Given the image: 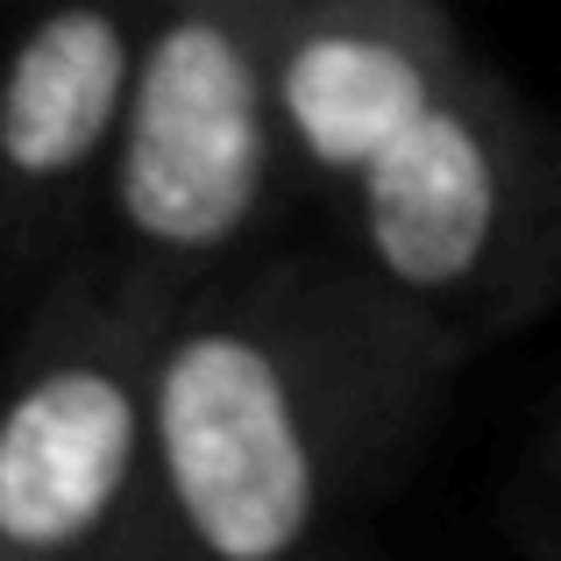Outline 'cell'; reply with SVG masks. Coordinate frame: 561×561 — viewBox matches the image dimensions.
Returning <instances> with one entry per match:
<instances>
[{
  "mask_svg": "<svg viewBox=\"0 0 561 561\" xmlns=\"http://www.w3.org/2000/svg\"><path fill=\"white\" fill-rule=\"evenodd\" d=\"M462 356L363 256L199 277L157 334L171 540L214 561L320 548L405 477Z\"/></svg>",
  "mask_w": 561,
  "mask_h": 561,
  "instance_id": "1",
  "label": "cell"
},
{
  "mask_svg": "<svg viewBox=\"0 0 561 561\" xmlns=\"http://www.w3.org/2000/svg\"><path fill=\"white\" fill-rule=\"evenodd\" d=\"M348 199L356 256L462 348L561 291V128L477 57Z\"/></svg>",
  "mask_w": 561,
  "mask_h": 561,
  "instance_id": "2",
  "label": "cell"
},
{
  "mask_svg": "<svg viewBox=\"0 0 561 561\" xmlns=\"http://www.w3.org/2000/svg\"><path fill=\"white\" fill-rule=\"evenodd\" d=\"M171 285H71L0 383V561L179 548L157 477V334Z\"/></svg>",
  "mask_w": 561,
  "mask_h": 561,
  "instance_id": "3",
  "label": "cell"
},
{
  "mask_svg": "<svg viewBox=\"0 0 561 561\" xmlns=\"http://www.w3.org/2000/svg\"><path fill=\"white\" fill-rule=\"evenodd\" d=\"M306 0H142V57L107 206L136 271L199 285L256 234L277 150V57Z\"/></svg>",
  "mask_w": 561,
  "mask_h": 561,
  "instance_id": "4",
  "label": "cell"
},
{
  "mask_svg": "<svg viewBox=\"0 0 561 561\" xmlns=\"http://www.w3.org/2000/svg\"><path fill=\"white\" fill-rule=\"evenodd\" d=\"M462 65L440 0H306L277 57V150L320 185H356Z\"/></svg>",
  "mask_w": 561,
  "mask_h": 561,
  "instance_id": "5",
  "label": "cell"
},
{
  "mask_svg": "<svg viewBox=\"0 0 561 561\" xmlns=\"http://www.w3.org/2000/svg\"><path fill=\"white\" fill-rule=\"evenodd\" d=\"M142 0H50L0 57V228L65 214L114 179L136 100Z\"/></svg>",
  "mask_w": 561,
  "mask_h": 561,
  "instance_id": "6",
  "label": "cell"
},
{
  "mask_svg": "<svg viewBox=\"0 0 561 561\" xmlns=\"http://www.w3.org/2000/svg\"><path fill=\"white\" fill-rule=\"evenodd\" d=\"M554 477H561V440H554Z\"/></svg>",
  "mask_w": 561,
  "mask_h": 561,
  "instance_id": "7",
  "label": "cell"
}]
</instances>
